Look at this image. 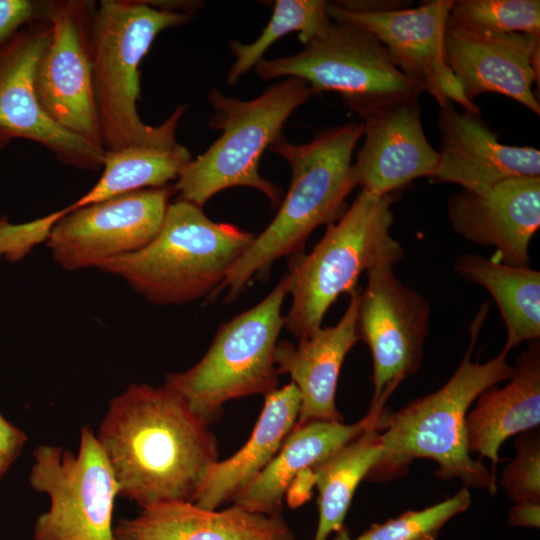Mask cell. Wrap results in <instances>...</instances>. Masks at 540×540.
Returning <instances> with one entry per match:
<instances>
[{"label":"cell","instance_id":"obj_18","mask_svg":"<svg viewBox=\"0 0 540 540\" xmlns=\"http://www.w3.org/2000/svg\"><path fill=\"white\" fill-rule=\"evenodd\" d=\"M441 150L438 182L454 183L476 194L513 177H540V151L502 144L481 113L459 111L452 102L440 106Z\"/></svg>","mask_w":540,"mask_h":540},{"label":"cell","instance_id":"obj_23","mask_svg":"<svg viewBox=\"0 0 540 540\" xmlns=\"http://www.w3.org/2000/svg\"><path fill=\"white\" fill-rule=\"evenodd\" d=\"M381 414L368 412L350 425L318 421L294 426L272 461L231 501L252 512L281 514L283 498L296 475L376 426Z\"/></svg>","mask_w":540,"mask_h":540},{"label":"cell","instance_id":"obj_10","mask_svg":"<svg viewBox=\"0 0 540 540\" xmlns=\"http://www.w3.org/2000/svg\"><path fill=\"white\" fill-rule=\"evenodd\" d=\"M33 458L30 485L50 499L35 522L34 540H115L118 484L95 433L82 427L77 454L40 445Z\"/></svg>","mask_w":540,"mask_h":540},{"label":"cell","instance_id":"obj_34","mask_svg":"<svg viewBox=\"0 0 540 540\" xmlns=\"http://www.w3.org/2000/svg\"><path fill=\"white\" fill-rule=\"evenodd\" d=\"M314 485V474L311 468L298 473L286 492L289 506L295 508L307 501L312 495Z\"/></svg>","mask_w":540,"mask_h":540},{"label":"cell","instance_id":"obj_25","mask_svg":"<svg viewBox=\"0 0 540 540\" xmlns=\"http://www.w3.org/2000/svg\"><path fill=\"white\" fill-rule=\"evenodd\" d=\"M455 271L465 280L486 288L496 302L507 331L504 349L540 337V272L497 259L466 253Z\"/></svg>","mask_w":540,"mask_h":540},{"label":"cell","instance_id":"obj_24","mask_svg":"<svg viewBox=\"0 0 540 540\" xmlns=\"http://www.w3.org/2000/svg\"><path fill=\"white\" fill-rule=\"evenodd\" d=\"M299 408L300 394L293 382L265 395L249 440L234 455L212 466L194 504L215 510L231 501L275 457L296 424Z\"/></svg>","mask_w":540,"mask_h":540},{"label":"cell","instance_id":"obj_16","mask_svg":"<svg viewBox=\"0 0 540 540\" xmlns=\"http://www.w3.org/2000/svg\"><path fill=\"white\" fill-rule=\"evenodd\" d=\"M444 59L467 101L497 93L540 115L532 91L539 86L540 36L523 33L481 34L449 17L443 36Z\"/></svg>","mask_w":540,"mask_h":540},{"label":"cell","instance_id":"obj_22","mask_svg":"<svg viewBox=\"0 0 540 540\" xmlns=\"http://www.w3.org/2000/svg\"><path fill=\"white\" fill-rule=\"evenodd\" d=\"M514 366L509 382L484 391L466 415L469 451L489 459L494 476L502 443L540 423L539 340L530 342Z\"/></svg>","mask_w":540,"mask_h":540},{"label":"cell","instance_id":"obj_31","mask_svg":"<svg viewBox=\"0 0 540 540\" xmlns=\"http://www.w3.org/2000/svg\"><path fill=\"white\" fill-rule=\"evenodd\" d=\"M517 455L503 472L501 484L514 502H540V445L535 434L516 441Z\"/></svg>","mask_w":540,"mask_h":540},{"label":"cell","instance_id":"obj_36","mask_svg":"<svg viewBox=\"0 0 540 540\" xmlns=\"http://www.w3.org/2000/svg\"><path fill=\"white\" fill-rule=\"evenodd\" d=\"M332 540H352L349 536L348 530L343 527L340 531L336 533V536Z\"/></svg>","mask_w":540,"mask_h":540},{"label":"cell","instance_id":"obj_14","mask_svg":"<svg viewBox=\"0 0 540 540\" xmlns=\"http://www.w3.org/2000/svg\"><path fill=\"white\" fill-rule=\"evenodd\" d=\"M94 10L91 1H48L51 35L38 64L35 89L56 124L103 148L90 52Z\"/></svg>","mask_w":540,"mask_h":540},{"label":"cell","instance_id":"obj_17","mask_svg":"<svg viewBox=\"0 0 540 540\" xmlns=\"http://www.w3.org/2000/svg\"><path fill=\"white\" fill-rule=\"evenodd\" d=\"M453 230L479 246L493 247L499 261L529 267V246L540 227V177H513L488 191L467 190L447 203Z\"/></svg>","mask_w":540,"mask_h":540},{"label":"cell","instance_id":"obj_7","mask_svg":"<svg viewBox=\"0 0 540 540\" xmlns=\"http://www.w3.org/2000/svg\"><path fill=\"white\" fill-rule=\"evenodd\" d=\"M312 95L309 85L295 77L270 86L250 100L211 90L208 101L214 115L209 126L222 132L180 173L174 185L179 199L202 208L218 192L244 186L262 192L273 206L279 205L282 190L260 175V158L282 135L289 116Z\"/></svg>","mask_w":540,"mask_h":540},{"label":"cell","instance_id":"obj_20","mask_svg":"<svg viewBox=\"0 0 540 540\" xmlns=\"http://www.w3.org/2000/svg\"><path fill=\"white\" fill-rule=\"evenodd\" d=\"M360 290L350 293L349 304L337 324L320 327L297 346L277 343L274 363L279 374L287 373L300 394L295 426L311 422H343L335 404L338 377L347 353L359 340L357 310Z\"/></svg>","mask_w":540,"mask_h":540},{"label":"cell","instance_id":"obj_5","mask_svg":"<svg viewBox=\"0 0 540 540\" xmlns=\"http://www.w3.org/2000/svg\"><path fill=\"white\" fill-rule=\"evenodd\" d=\"M254 237L233 224L212 221L201 207L179 199L168 205L150 243L99 269L121 277L151 303L183 304L220 286Z\"/></svg>","mask_w":540,"mask_h":540},{"label":"cell","instance_id":"obj_11","mask_svg":"<svg viewBox=\"0 0 540 540\" xmlns=\"http://www.w3.org/2000/svg\"><path fill=\"white\" fill-rule=\"evenodd\" d=\"M453 2L435 0L405 8L394 2L341 0L328 2L327 15L333 22L372 33L394 65L431 95L439 107L450 101L479 114V106L466 100L444 59L443 36Z\"/></svg>","mask_w":540,"mask_h":540},{"label":"cell","instance_id":"obj_13","mask_svg":"<svg viewBox=\"0 0 540 540\" xmlns=\"http://www.w3.org/2000/svg\"><path fill=\"white\" fill-rule=\"evenodd\" d=\"M174 191L169 186L146 188L68 208L46 239L54 261L66 270L99 268L143 248L160 231Z\"/></svg>","mask_w":540,"mask_h":540},{"label":"cell","instance_id":"obj_27","mask_svg":"<svg viewBox=\"0 0 540 540\" xmlns=\"http://www.w3.org/2000/svg\"><path fill=\"white\" fill-rule=\"evenodd\" d=\"M193 159L179 143L172 147L133 146L106 151L97 183L68 206L77 209L123 193L167 186Z\"/></svg>","mask_w":540,"mask_h":540},{"label":"cell","instance_id":"obj_32","mask_svg":"<svg viewBox=\"0 0 540 540\" xmlns=\"http://www.w3.org/2000/svg\"><path fill=\"white\" fill-rule=\"evenodd\" d=\"M48 1L0 0V46L23 27L47 20Z\"/></svg>","mask_w":540,"mask_h":540},{"label":"cell","instance_id":"obj_12","mask_svg":"<svg viewBox=\"0 0 540 540\" xmlns=\"http://www.w3.org/2000/svg\"><path fill=\"white\" fill-rule=\"evenodd\" d=\"M366 274V287L359 295L357 334L373 359L369 412L381 413L398 385L420 367L431 309L422 295L403 284L393 266H378Z\"/></svg>","mask_w":540,"mask_h":540},{"label":"cell","instance_id":"obj_29","mask_svg":"<svg viewBox=\"0 0 540 540\" xmlns=\"http://www.w3.org/2000/svg\"><path fill=\"white\" fill-rule=\"evenodd\" d=\"M450 17L476 33L540 36L539 0H454Z\"/></svg>","mask_w":540,"mask_h":540},{"label":"cell","instance_id":"obj_30","mask_svg":"<svg viewBox=\"0 0 540 540\" xmlns=\"http://www.w3.org/2000/svg\"><path fill=\"white\" fill-rule=\"evenodd\" d=\"M470 504V492L464 487L433 506L407 511L397 518L374 524L355 540H436L444 524Z\"/></svg>","mask_w":540,"mask_h":540},{"label":"cell","instance_id":"obj_1","mask_svg":"<svg viewBox=\"0 0 540 540\" xmlns=\"http://www.w3.org/2000/svg\"><path fill=\"white\" fill-rule=\"evenodd\" d=\"M96 438L118 484V495L140 508L194 503L218 445L208 425L173 392L131 384L114 397Z\"/></svg>","mask_w":540,"mask_h":540},{"label":"cell","instance_id":"obj_6","mask_svg":"<svg viewBox=\"0 0 540 540\" xmlns=\"http://www.w3.org/2000/svg\"><path fill=\"white\" fill-rule=\"evenodd\" d=\"M394 197L361 190L340 219L328 225L310 254L293 263L292 302L284 328L298 340L321 327L330 306L341 294L357 289L363 272L403 259L404 249L390 231Z\"/></svg>","mask_w":540,"mask_h":540},{"label":"cell","instance_id":"obj_8","mask_svg":"<svg viewBox=\"0 0 540 540\" xmlns=\"http://www.w3.org/2000/svg\"><path fill=\"white\" fill-rule=\"evenodd\" d=\"M291 286L288 273L258 304L222 324L198 363L166 375L164 387L206 425L221 416L227 401L277 389L274 352Z\"/></svg>","mask_w":540,"mask_h":540},{"label":"cell","instance_id":"obj_9","mask_svg":"<svg viewBox=\"0 0 540 540\" xmlns=\"http://www.w3.org/2000/svg\"><path fill=\"white\" fill-rule=\"evenodd\" d=\"M255 72L263 80L295 77L312 93H338L364 119L392 102L418 99L422 87L392 62L384 45L369 31L331 21L298 53L262 59Z\"/></svg>","mask_w":540,"mask_h":540},{"label":"cell","instance_id":"obj_26","mask_svg":"<svg viewBox=\"0 0 540 540\" xmlns=\"http://www.w3.org/2000/svg\"><path fill=\"white\" fill-rule=\"evenodd\" d=\"M378 423L311 468L319 493L318 526L312 540H327L344 527L356 488L381 457Z\"/></svg>","mask_w":540,"mask_h":540},{"label":"cell","instance_id":"obj_28","mask_svg":"<svg viewBox=\"0 0 540 540\" xmlns=\"http://www.w3.org/2000/svg\"><path fill=\"white\" fill-rule=\"evenodd\" d=\"M325 0H276L271 18L261 34L250 43H229L235 61L227 73V84L234 85L245 73L255 68L266 51L280 38L298 32L305 45L331 22Z\"/></svg>","mask_w":540,"mask_h":540},{"label":"cell","instance_id":"obj_19","mask_svg":"<svg viewBox=\"0 0 540 540\" xmlns=\"http://www.w3.org/2000/svg\"><path fill=\"white\" fill-rule=\"evenodd\" d=\"M416 98L387 104L363 120L364 142L353 163L357 186L377 195L432 178L439 152L428 142Z\"/></svg>","mask_w":540,"mask_h":540},{"label":"cell","instance_id":"obj_21","mask_svg":"<svg viewBox=\"0 0 540 540\" xmlns=\"http://www.w3.org/2000/svg\"><path fill=\"white\" fill-rule=\"evenodd\" d=\"M115 540H295L281 514L267 515L234 505L203 509L172 501L141 508L114 526Z\"/></svg>","mask_w":540,"mask_h":540},{"label":"cell","instance_id":"obj_2","mask_svg":"<svg viewBox=\"0 0 540 540\" xmlns=\"http://www.w3.org/2000/svg\"><path fill=\"white\" fill-rule=\"evenodd\" d=\"M489 305H482L470 325L468 350L446 384L397 412L388 414L384 410L379 419L382 453L367 480L398 477L415 459L428 458L437 463L439 478H458L466 487L496 492V477L479 460L471 458L466 434L471 404L487 389L509 380L515 371V366L507 362L509 351L504 348L485 363L471 360Z\"/></svg>","mask_w":540,"mask_h":540},{"label":"cell","instance_id":"obj_3","mask_svg":"<svg viewBox=\"0 0 540 540\" xmlns=\"http://www.w3.org/2000/svg\"><path fill=\"white\" fill-rule=\"evenodd\" d=\"M192 14L165 7L158 1L103 0L95 8L90 52L105 151L178 144L176 129L186 106H178L160 125L145 124L137 111L141 98L139 66L161 31L188 23Z\"/></svg>","mask_w":540,"mask_h":540},{"label":"cell","instance_id":"obj_15","mask_svg":"<svg viewBox=\"0 0 540 540\" xmlns=\"http://www.w3.org/2000/svg\"><path fill=\"white\" fill-rule=\"evenodd\" d=\"M50 35L47 19L23 27L0 46V150L16 138L28 139L64 165L98 171L106 151L56 124L38 100L35 76Z\"/></svg>","mask_w":540,"mask_h":540},{"label":"cell","instance_id":"obj_35","mask_svg":"<svg viewBox=\"0 0 540 540\" xmlns=\"http://www.w3.org/2000/svg\"><path fill=\"white\" fill-rule=\"evenodd\" d=\"M540 502H515L509 512V522L513 526L539 527Z\"/></svg>","mask_w":540,"mask_h":540},{"label":"cell","instance_id":"obj_4","mask_svg":"<svg viewBox=\"0 0 540 540\" xmlns=\"http://www.w3.org/2000/svg\"><path fill=\"white\" fill-rule=\"evenodd\" d=\"M363 130V123L350 122L317 131L305 144L290 143L283 135L272 143L269 149L291 168L289 190L276 216L230 267L218 290L236 295L276 259L300 251L318 226L341 217L357 186L352 155Z\"/></svg>","mask_w":540,"mask_h":540},{"label":"cell","instance_id":"obj_33","mask_svg":"<svg viewBox=\"0 0 540 540\" xmlns=\"http://www.w3.org/2000/svg\"><path fill=\"white\" fill-rule=\"evenodd\" d=\"M26 441V434L0 413V478L19 457Z\"/></svg>","mask_w":540,"mask_h":540}]
</instances>
